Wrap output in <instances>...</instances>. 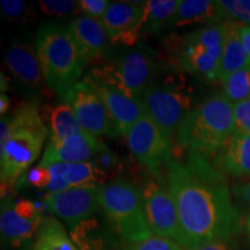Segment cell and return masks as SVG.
I'll list each match as a JSON object with an SVG mask.
<instances>
[{"instance_id": "cell-1", "label": "cell", "mask_w": 250, "mask_h": 250, "mask_svg": "<svg viewBox=\"0 0 250 250\" xmlns=\"http://www.w3.org/2000/svg\"><path fill=\"white\" fill-rule=\"evenodd\" d=\"M166 184L179 214L180 245L190 250L236 237L242 218L230 198L226 181L202 155L173 159L165 168Z\"/></svg>"}, {"instance_id": "cell-2", "label": "cell", "mask_w": 250, "mask_h": 250, "mask_svg": "<svg viewBox=\"0 0 250 250\" xmlns=\"http://www.w3.org/2000/svg\"><path fill=\"white\" fill-rule=\"evenodd\" d=\"M49 131L35 101L24 102L9 115V137L0 146L1 198L13 191L19 177L39 158Z\"/></svg>"}, {"instance_id": "cell-3", "label": "cell", "mask_w": 250, "mask_h": 250, "mask_svg": "<svg viewBox=\"0 0 250 250\" xmlns=\"http://www.w3.org/2000/svg\"><path fill=\"white\" fill-rule=\"evenodd\" d=\"M236 130L233 103L224 94H215L184 117L176 131V143L190 154L203 156L218 152Z\"/></svg>"}, {"instance_id": "cell-4", "label": "cell", "mask_w": 250, "mask_h": 250, "mask_svg": "<svg viewBox=\"0 0 250 250\" xmlns=\"http://www.w3.org/2000/svg\"><path fill=\"white\" fill-rule=\"evenodd\" d=\"M35 51L46 87L59 96L79 81L87 64L70 27L62 23L46 22L39 28Z\"/></svg>"}, {"instance_id": "cell-5", "label": "cell", "mask_w": 250, "mask_h": 250, "mask_svg": "<svg viewBox=\"0 0 250 250\" xmlns=\"http://www.w3.org/2000/svg\"><path fill=\"white\" fill-rule=\"evenodd\" d=\"M100 208L109 223L127 243L153 236L146 219L142 190L126 180H115L100 186Z\"/></svg>"}, {"instance_id": "cell-6", "label": "cell", "mask_w": 250, "mask_h": 250, "mask_svg": "<svg viewBox=\"0 0 250 250\" xmlns=\"http://www.w3.org/2000/svg\"><path fill=\"white\" fill-rule=\"evenodd\" d=\"M158 71V62L151 51L134 48L123 50L114 61L94 67L88 76L96 83L114 86L134 99L142 100Z\"/></svg>"}, {"instance_id": "cell-7", "label": "cell", "mask_w": 250, "mask_h": 250, "mask_svg": "<svg viewBox=\"0 0 250 250\" xmlns=\"http://www.w3.org/2000/svg\"><path fill=\"white\" fill-rule=\"evenodd\" d=\"M180 76L153 81L143 94L145 114L151 118L166 139L171 143L181 122L192 110V96Z\"/></svg>"}, {"instance_id": "cell-8", "label": "cell", "mask_w": 250, "mask_h": 250, "mask_svg": "<svg viewBox=\"0 0 250 250\" xmlns=\"http://www.w3.org/2000/svg\"><path fill=\"white\" fill-rule=\"evenodd\" d=\"M61 100L71 105L83 131L94 137L117 136L104 102L87 76L61 95Z\"/></svg>"}, {"instance_id": "cell-9", "label": "cell", "mask_w": 250, "mask_h": 250, "mask_svg": "<svg viewBox=\"0 0 250 250\" xmlns=\"http://www.w3.org/2000/svg\"><path fill=\"white\" fill-rule=\"evenodd\" d=\"M124 137L127 147L137 161L156 179H164L161 176V168H166L173 159L171 143L166 139L151 118L146 114L144 115Z\"/></svg>"}, {"instance_id": "cell-10", "label": "cell", "mask_w": 250, "mask_h": 250, "mask_svg": "<svg viewBox=\"0 0 250 250\" xmlns=\"http://www.w3.org/2000/svg\"><path fill=\"white\" fill-rule=\"evenodd\" d=\"M144 208L152 233L156 236L167 237L180 245L181 229L179 214L174 198L162 179L148 181L143 190Z\"/></svg>"}, {"instance_id": "cell-11", "label": "cell", "mask_w": 250, "mask_h": 250, "mask_svg": "<svg viewBox=\"0 0 250 250\" xmlns=\"http://www.w3.org/2000/svg\"><path fill=\"white\" fill-rule=\"evenodd\" d=\"M100 186L73 187L62 192L46 193L44 202L50 211L72 229L93 218L100 208Z\"/></svg>"}, {"instance_id": "cell-12", "label": "cell", "mask_w": 250, "mask_h": 250, "mask_svg": "<svg viewBox=\"0 0 250 250\" xmlns=\"http://www.w3.org/2000/svg\"><path fill=\"white\" fill-rule=\"evenodd\" d=\"M5 64L15 83L31 96L44 94L48 88L39 57L33 46L26 42H13L6 50Z\"/></svg>"}, {"instance_id": "cell-13", "label": "cell", "mask_w": 250, "mask_h": 250, "mask_svg": "<svg viewBox=\"0 0 250 250\" xmlns=\"http://www.w3.org/2000/svg\"><path fill=\"white\" fill-rule=\"evenodd\" d=\"M137 2H110L101 21L114 43L133 45L144 29L145 8Z\"/></svg>"}, {"instance_id": "cell-14", "label": "cell", "mask_w": 250, "mask_h": 250, "mask_svg": "<svg viewBox=\"0 0 250 250\" xmlns=\"http://www.w3.org/2000/svg\"><path fill=\"white\" fill-rule=\"evenodd\" d=\"M174 50L175 62L181 70L208 83L218 80L219 64L223 54L203 45L192 31L183 36Z\"/></svg>"}, {"instance_id": "cell-15", "label": "cell", "mask_w": 250, "mask_h": 250, "mask_svg": "<svg viewBox=\"0 0 250 250\" xmlns=\"http://www.w3.org/2000/svg\"><path fill=\"white\" fill-rule=\"evenodd\" d=\"M105 144L88 132L74 134L62 142H49L40 165L48 168L54 164H78L92 161L107 148Z\"/></svg>"}, {"instance_id": "cell-16", "label": "cell", "mask_w": 250, "mask_h": 250, "mask_svg": "<svg viewBox=\"0 0 250 250\" xmlns=\"http://www.w3.org/2000/svg\"><path fill=\"white\" fill-rule=\"evenodd\" d=\"M87 77L89 78L88 74ZM89 80L104 102L117 136H125L130 127L145 115L143 101L127 95L126 93L114 86L96 83L90 78Z\"/></svg>"}, {"instance_id": "cell-17", "label": "cell", "mask_w": 250, "mask_h": 250, "mask_svg": "<svg viewBox=\"0 0 250 250\" xmlns=\"http://www.w3.org/2000/svg\"><path fill=\"white\" fill-rule=\"evenodd\" d=\"M68 27L86 62L102 57L110 39L100 19L78 15L70 21Z\"/></svg>"}, {"instance_id": "cell-18", "label": "cell", "mask_w": 250, "mask_h": 250, "mask_svg": "<svg viewBox=\"0 0 250 250\" xmlns=\"http://www.w3.org/2000/svg\"><path fill=\"white\" fill-rule=\"evenodd\" d=\"M14 201L11 197L1 198L0 206V233L5 245L13 248H22L35 239L37 230L44 219L27 220L21 218L14 208Z\"/></svg>"}, {"instance_id": "cell-19", "label": "cell", "mask_w": 250, "mask_h": 250, "mask_svg": "<svg viewBox=\"0 0 250 250\" xmlns=\"http://www.w3.org/2000/svg\"><path fill=\"white\" fill-rule=\"evenodd\" d=\"M218 165L232 176H250V134L236 130L218 151Z\"/></svg>"}, {"instance_id": "cell-20", "label": "cell", "mask_w": 250, "mask_h": 250, "mask_svg": "<svg viewBox=\"0 0 250 250\" xmlns=\"http://www.w3.org/2000/svg\"><path fill=\"white\" fill-rule=\"evenodd\" d=\"M224 22L217 1L211 0H181L169 27H186L196 23L206 26Z\"/></svg>"}, {"instance_id": "cell-21", "label": "cell", "mask_w": 250, "mask_h": 250, "mask_svg": "<svg viewBox=\"0 0 250 250\" xmlns=\"http://www.w3.org/2000/svg\"><path fill=\"white\" fill-rule=\"evenodd\" d=\"M225 22L227 29L226 41L218 70V80L223 83L234 72L250 66L249 57L239 35L240 24L232 21Z\"/></svg>"}, {"instance_id": "cell-22", "label": "cell", "mask_w": 250, "mask_h": 250, "mask_svg": "<svg viewBox=\"0 0 250 250\" xmlns=\"http://www.w3.org/2000/svg\"><path fill=\"white\" fill-rule=\"evenodd\" d=\"M31 250H80L62 225L55 218H46L41 224Z\"/></svg>"}, {"instance_id": "cell-23", "label": "cell", "mask_w": 250, "mask_h": 250, "mask_svg": "<svg viewBox=\"0 0 250 250\" xmlns=\"http://www.w3.org/2000/svg\"><path fill=\"white\" fill-rule=\"evenodd\" d=\"M49 142H62L74 134L86 132L80 126L73 109L67 103L56 104L49 111Z\"/></svg>"}, {"instance_id": "cell-24", "label": "cell", "mask_w": 250, "mask_h": 250, "mask_svg": "<svg viewBox=\"0 0 250 250\" xmlns=\"http://www.w3.org/2000/svg\"><path fill=\"white\" fill-rule=\"evenodd\" d=\"M180 0H149L145 1V21L144 29L149 34H158L166 27H169Z\"/></svg>"}, {"instance_id": "cell-25", "label": "cell", "mask_w": 250, "mask_h": 250, "mask_svg": "<svg viewBox=\"0 0 250 250\" xmlns=\"http://www.w3.org/2000/svg\"><path fill=\"white\" fill-rule=\"evenodd\" d=\"M65 180L70 188L92 186L96 183L102 184L108 181L107 176L92 161L66 164Z\"/></svg>"}, {"instance_id": "cell-26", "label": "cell", "mask_w": 250, "mask_h": 250, "mask_svg": "<svg viewBox=\"0 0 250 250\" xmlns=\"http://www.w3.org/2000/svg\"><path fill=\"white\" fill-rule=\"evenodd\" d=\"M70 236L80 250H103V234L98 220L87 219L70 229Z\"/></svg>"}, {"instance_id": "cell-27", "label": "cell", "mask_w": 250, "mask_h": 250, "mask_svg": "<svg viewBox=\"0 0 250 250\" xmlns=\"http://www.w3.org/2000/svg\"><path fill=\"white\" fill-rule=\"evenodd\" d=\"M224 95L233 104L250 99V66L234 72L224 83Z\"/></svg>"}, {"instance_id": "cell-28", "label": "cell", "mask_w": 250, "mask_h": 250, "mask_svg": "<svg viewBox=\"0 0 250 250\" xmlns=\"http://www.w3.org/2000/svg\"><path fill=\"white\" fill-rule=\"evenodd\" d=\"M217 2L224 21L250 26V0H219Z\"/></svg>"}, {"instance_id": "cell-29", "label": "cell", "mask_w": 250, "mask_h": 250, "mask_svg": "<svg viewBox=\"0 0 250 250\" xmlns=\"http://www.w3.org/2000/svg\"><path fill=\"white\" fill-rule=\"evenodd\" d=\"M50 183H51V174H50L49 168L39 165L26 171L22 176L19 177L17 186L22 187L29 184V186L37 188V189L46 190Z\"/></svg>"}, {"instance_id": "cell-30", "label": "cell", "mask_w": 250, "mask_h": 250, "mask_svg": "<svg viewBox=\"0 0 250 250\" xmlns=\"http://www.w3.org/2000/svg\"><path fill=\"white\" fill-rule=\"evenodd\" d=\"M92 162L107 176L108 180L114 179L121 169V162L116 153L112 152L109 147L98 153L94 156Z\"/></svg>"}, {"instance_id": "cell-31", "label": "cell", "mask_w": 250, "mask_h": 250, "mask_svg": "<svg viewBox=\"0 0 250 250\" xmlns=\"http://www.w3.org/2000/svg\"><path fill=\"white\" fill-rule=\"evenodd\" d=\"M124 250H184L176 241L167 237L153 235L140 242L127 243Z\"/></svg>"}, {"instance_id": "cell-32", "label": "cell", "mask_w": 250, "mask_h": 250, "mask_svg": "<svg viewBox=\"0 0 250 250\" xmlns=\"http://www.w3.org/2000/svg\"><path fill=\"white\" fill-rule=\"evenodd\" d=\"M41 11L51 17H66L79 8L78 1H68V0H42L39 2Z\"/></svg>"}, {"instance_id": "cell-33", "label": "cell", "mask_w": 250, "mask_h": 250, "mask_svg": "<svg viewBox=\"0 0 250 250\" xmlns=\"http://www.w3.org/2000/svg\"><path fill=\"white\" fill-rule=\"evenodd\" d=\"M236 129L250 134V99L233 104Z\"/></svg>"}, {"instance_id": "cell-34", "label": "cell", "mask_w": 250, "mask_h": 250, "mask_svg": "<svg viewBox=\"0 0 250 250\" xmlns=\"http://www.w3.org/2000/svg\"><path fill=\"white\" fill-rule=\"evenodd\" d=\"M78 4H79V8L86 15L101 20L102 15L107 11L110 2L107 0H80Z\"/></svg>"}, {"instance_id": "cell-35", "label": "cell", "mask_w": 250, "mask_h": 250, "mask_svg": "<svg viewBox=\"0 0 250 250\" xmlns=\"http://www.w3.org/2000/svg\"><path fill=\"white\" fill-rule=\"evenodd\" d=\"M0 5H1V9L4 11L6 17L11 20L23 19L28 14L26 2L21 1V0H1Z\"/></svg>"}, {"instance_id": "cell-36", "label": "cell", "mask_w": 250, "mask_h": 250, "mask_svg": "<svg viewBox=\"0 0 250 250\" xmlns=\"http://www.w3.org/2000/svg\"><path fill=\"white\" fill-rule=\"evenodd\" d=\"M15 212L20 215L21 218L27 219V220H39L43 219L41 210L29 199H21L14 203Z\"/></svg>"}, {"instance_id": "cell-37", "label": "cell", "mask_w": 250, "mask_h": 250, "mask_svg": "<svg viewBox=\"0 0 250 250\" xmlns=\"http://www.w3.org/2000/svg\"><path fill=\"white\" fill-rule=\"evenodd\" d=\"M190 250H242L240 243L237 242L236 237L229 240H223V241H214L206 243L204 246L197 247V248Z\"/></svg>"}, {"instance_id": "cell-38", "label": "cell", "mask_w": 250, "mask_h": 250, "mask_svg": "<svg viewBox=\"0 0 250 250\" xmlns=\"http://www.w3.org/2000/svg\"><path fill=\"white\" fill-rule=\"evenodd\" d=\"M233 192L240 201L250 206V180L235 184L233 187Z\"/></svg>"}, {"instance_id": "cell-39", "label": "cell", "mask_w": 250, "mask_h": 250, "mask_svg": "<svg viewBox=\"0 0 250 250\" xmlns=\"http://www.w3.org/2000/svg\"><path fill=\"white\" fill-rule=\"evenodd\" d=\"M239 35L250 61V26H240Z\"/></svg>"}, {"instance_id": "cell-40", "label": "cell", "mask_w": 250, "mask_h": 250, "mask_svg": "<svg viewBox=\"0 0 250 250\" xmlns=\"http://www.w3.org/2000/svg\"><path fill=\"white\" fill-rule=\"evenodd\" d=\"M9 105H11V100H9L7 94L1 93V95H0V114H1V116H5Z\"/></svg>"}, {"instance_id": "cell-41", "label": "cell", "mask_w": 250, "mask_h": 250, "mask_svg": "<svg viewBox=\"0 0 250 250\" xmlns=\"http://www.w3.org/2000/svg\"><path fill=\"white\" fill-rule=\"evenodd\" d=\"M0 78H1V93H4V92H6V90L8 89V80L6 79V77H5V74H4V72H1V74H0Z\"/></svg>"}, {"instance_id": "cell-42", "label": "cell", "mask_w": 250, "mask_h": 250, "mask_svg": "<svg viewBox=\"0 0 250 250\" xmlns=\"http://www.w3.org/2000/svg\"><path fill=\"white\" fill-rule=\"evenodd\" d=\"M247 230H248V233L250 235V215L248 217V219H247Z\"/></svg>"}, {"instance_id": "cell-43", "label": "cell", "mask_w": 250, "mask_h": 250, "mask_svg": "<svg viewBox=\"0 0 250 250\" xmlns=\"http://www.w3.org/2000/svg\"><path fill=\"white\" fill-rule=\"evenodd\" d=\"M21 250H31V249H27V248H26V249H21Z\"/></svg>"}]
</instances>
